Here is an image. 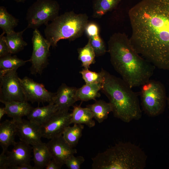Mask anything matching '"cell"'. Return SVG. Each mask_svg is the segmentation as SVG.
<instances>
[{
    "label": "cell",
    "instance_id": "6da1fadb",
    "mask_svg": "<svg viewBox=\"0 0 169 169\" xmlns=\"http://www.w3.org/2000/svg\"><path fill=\"white\" fill-rule=\"evenodd\" d=\"M129 16L135 49L155 67L169 70V0H142Z\"/></svg>",
    "mask_w": 169,
    "mask_h": 169
},
{
    "label": "cell",
    "instance_id": "7a4b0ae2",
    "mask_svg": "<svg viewBox=\"0 0 169 169\" xmlns=\"http://www.w3.org/2000/svg\"><path fill=\"white\" fill-rule=\"evenodd\" d=\"M108 51L114 69L131 88L141 86L152 76L156 67L140 56L125 33L110 37Z\"/></svg>",
    "mask_w": 169,
    "mask_h": 169
},
{
    "label": "cell",
    "instance_id": "3957f363",
    "mask_svg": "<svg viewBox=\"0 0 169 169\" xmlns=\"http://www.w3.org/2000/svg\"><path fill=\"white\" fill-rule=\"evenodd\" d=\"M101 90L107 96L112 108L114 117L125 123L139 120L142 116L138 94L122 79L102 69Z\"/></svg>",
    "mask_w": 169,
    "mask_h": 169
},
{
    "label": "cell",
    "instance_id": "277c9868",
    "mask_svg": "<svg viewBox=\"0 0 169 169\" xmlns=\"http://www.w3.org/2000/svg\"><path fill=\"white\" fill-rule=\"evenodd\" d=\"M147 156L139 146L119 142L92 158L93 169H143Z\"/></svg>",
    "mask_w": 169,
    "mask_h": 169
},
{
    "label": "cell",
    "instance_id": "5b68a950",
    "mask_svg": "<svg viewBox=\"0 0 169 169\" xmlns=\"http://www.w3.org/2000/svg\"><path fill=\"white\" fill-rule=\"evenodd\" d=\"M88 23L86 14L66 12L46 25L44 31L45 38L51 46L54 48L60 40L73 41L81 36Z\"/></svg>",
    "mask_w": 169,
    "mask_h": 169
},
{
    "label": "cell",
    "instance_id": "8992f818",
    "mask_svg": "<svg viewBox=\"0 0 169 169\" xmlns=\"http://www.w3.org/2000/svg\"><path fill=\"white\" fill-rule=\"evenodd\" d=\"M140 95L143 110L147 115L155 117L164 112L167 97L160 81L150 79L141 86Z\"/></svg>",
    "mask_w": 169,
    "mask_h": 169
},
{
    "label": "cell",
    "instance_id": "52a82bcc",
    "mask_svg": "<svg viewBox=\"0 0 169 169\" xmlns=\"http://www.w3.org/2000/svg\"><path fill=\"white\" fill-rule=\"evenodd\" d=\"M60 6L54 0H37L28 9L26 20L27 29H38L46 25L59 16Z\"/></svg>",
    "mask_w": 169,
    "mask_h": 169
},
{
    "label": "cell",
    "instance_id": "ba28073f",
    "mask_svg": "<svg viewBox=\"0 0 169 169\" xmlns=\"http://www.w3.org/2000/svg\"><path fill=\"white\" fill-rule=\"evenodd\" d=\"M31 41L33 51L29 59L31 63V73L33 75L41 74L49 64L51 45L38 29L34 30Z\"/></svg>",
    "mask_w": 169,
    "mask_h": 169
},
{
    "label": "cell",
    "instance_id": "9c48e42d",
    "mask_svg": "<svg viewBox=\"0 0 169 169\" xmlns=\"http://www.w3.org/2000/svg\"><path fill=\"white\" fill-rule=\"evenodd\" d=\"M17 70L13 69L0 71L1 102L12 101H26Z\"/></svg>",
    "mask_w": 169,
    "mask_h": 169
},
{
    "label": "cell",
    "instance_id": "30bf717a",
    "mask_svg": "<svg viewBox=\"0 0 169 169\" xmlns=\"http://www.w3.org/2000/svg\"><path fill=\"white\" fill-rule=\"evenodd\" d=\"M71 114L68 110H58L48 121L40 126L42 137L50 139L62 134L71 124Z\"/></svg>",
    "mask_w": 169,
    "mask_h": 169
},
{
    "label": "cell",
    "instance_id": "8fae6325",
    "mask_svg": "<svg viewBox=\"0 0 169 169\" xmlns=\"http://www.w3.org/2000/svg\"><path fill=\"white\" fill-rule=\"evenodd\" d=\"M20 81L26 101L49 103L53 102L55 93L48 91L43 84L27 76L20 79Z\"/></svg>",
    "mask_w": 169,
    "mask_h": 169
},
{
    "label": "cell",
    "instance_id": "7c38bea8",
    "mask_svg": "<svg viewBox=\"0 0 169 169\" xmlns=\"http://www.w3.org/2000/svg\"><path fill=\"white\" fill-rule=\"evenodd\" d=\"M47 143L52 159L62 166L71 156L77 153L65 141L62 134L51 139Z\"/></svg>",
    "mask_w": 169,
    "mask_h": 169
},
{
    "label": "cell",
    "instance_id": "4fadbf2b",
    "mask_svg": "<svg viewBox=\"0 0 169 169\" xmlns=\"http://www.w3.org/2000/svg\"><path fill=\"white\" fill-rule=\"evenodd\" d=\"M15 122L20 141L32 146L42 142L40 126L23 119Z\"/></svg>",
    "mask_w": 169,
    "mask_h": 169
},
{
    "label": "cell",
    "instance_id": "5bb4252c",
    "mask_svg": "<svg viewBox=\"0 0 169 169\" xmlns=\"http://www.w3.org/2000/svg\"><path fill=\"white\" fill-rule=\"evenodd\" d=\"M11 151L6 153L9 169L13 166L30 165L32 147L22 141L15 142Z\"/></svg>",
    "mask_w": 169,
    "mask_h": 169
},
{
    "label": "cell",
    "instance_id": "9a60e30c",
    "mask_svg": "<svg viewBox=\"0 0 169 169\" xmlns=\"http://www.w3.org/2000/svg\"><path fill=\"white\" fill-rule=\"evenodd\" d=\"M77 88L69 87L62 84L59 87L54 97L53 102L59 110H68L77 101L76 92Z\"/></svg>",
    "mask_w": 169,
    "mask_h": 169
},
{
    "label": "cell",
    "instance_id": "2e32d148",
    "mask_svg": "<svg viewBox=\"0 0 169 169\" xmlns=\"http://www.w3.org/2000/svg\"><path fill=\"white\" fill-rule=\"evenodd\" d=\"M17 135L15 121L13 119L6 120L0 124V145L3 152L6 153L9 146L15 143V136Z\"/></svg>",
    "mask_w": 169,
    "mask_h": 169
},
{
    "label": "cell",
    "instance_id": "e0dca14e",
    "mask_svg": "<svg viewBox=\"0 0 169 169\" xmlns=\"http://www.w3.org/2000/svg\"><path fill=\"white\" fill-rule=\"evenodd\" d=\"M58 110L57 106L52 102L47 106L33 107L27 117L28 120L40 126L48 121Z\"/></svg>",
    "mask_w": 169,
    "mask_h": 169
},
{
    "label": "cell",
    "instance_id": "ac0fdd59",
    "mask_svg": "<svg viewBox=\"0 0 169 169\" xmlns=\"http://www.w3.org/2000/svg\"><path fill=\"white\" fill-rule=\"evenodd\" d=\"M5 105L8 117L15 121H20L24 116H27L33 107L27 101H2Z\"/></svg>",
    "mask_w": 169,
    "mask_h": 169
},
{
    "label": "cell",
    "instance_id": "d6986e66",
    "mask_svg": "<svg viewBox=\"0 0 169 169\" xmlns=\"http://www.w3.org/2000/svg\"><path fill=\"white\" fill-rule=\"evenodd\" d=\"M71 114V124L85 125L90 128L95 125V121L93 119L94 115L87 107L83 108L79 105L73 106Z\"/></svg>",
    "mask_w": 169,
    "mask_h": 169
},
{
    "label": "cell",
    "instance_id": "ffe728a7",
    "mask_svg": "<svg viewBox=\"0 0 169 169\" xmlns=\"http://www.w3.org/2000/svg\"><path fill=\"white\" fill-rule=\"evenodd\" d=\"M33 160L36 169L45 168L52 159L47 143L42 142L32 146Z\"/></svg>",
    "mask_w": 169,
    "mask_h": 169
},
{
    "label": "cell",
    "instance_id": "44dd1931",
    "mask_svg": "<svg viewBox=\"0 0 169 169\" xmlns=\"http://www.w3.org/2000/svg\"><path fill=\"white\" fill-rule=\"evenodd\" d=\"M101 83L86 84L81 88L77 89L76 98L77 101H86L90 100H95L100 94L99 91L101 90Z\"/></svg>",
    "mask_w": 169,
    "mask_h": 169
},
{
    "label": "cell",
    "instance_id": "7402d4cb",
    "mask_svg": "<svg viewBox=\"0 0 169 169\" xmlns=\"http://www.w3.org/2000/svg\"><path fill=\"white\" fill-rule=\"evenodd\" d=\"M86 107L92 111L94 118L99 123L107 119L109 114L112 111L110 103L102 100H95L94 103L89 105Z\"/></svg>",
    "mask_w": 169,
    "mask_h": 169
},
{
    "label": "cell",
    "instance_id": "603a6c76",
    "mask_svg": "<svg viewBox=\"0 0 169 169\" xmlns=\"http://www.w3.org/2000/svg\"><path fill=\"white\" fill-rule=\"evenodd\" d=\"M26 28L23 30L16 32L15 31L6 34L5 38L12 54H14L23 49L28 44L23 40V35Z\"/></svg>",
    "mask_w": 169,
    "mask_h": 169
},
{
    "label": "cell",
    "instance_id": "cb8c5ba5",
    "mask_svg": "<svg viewBox=\"0 0 169 169\" xmlns=\"http://www.w3.org/2000/svg\"><path fill=\"white\" fill-rule=\"evenodd\" d=\"M84 125L82 124H74L69 125L64 130L62 136L66 142L72 147H75L82 136Z\"/></svg>",
    "mask_w": 169,
    "mask_h": 169
},
{
    "label": "cell",
    "instance_id": "d4e9b609",
    "mask_svg": "<svg viewBox=\"0 0 169 169\" xmlns=\"http://www.w3.org/2000/svg\"><path fill=\"white\" fill-rule=\"evenodd\" d=\"M18 22V20L9 13L4 7H0V27L3 33L6 34L14 31Z\"/></svg>",
    "mask_w": 169,
    "mask_h": 169
},
{
    "label": "cell",
    "instance_id": "484cf974",
    "mask_svg": "<svg viewBox=\"0 0 169 169\" xmlns=\"http://www.w3.org/2000/svg\"><path fill=\"white\" fill-rule=\"evenodd\" d=\"M122 0H95L93 3V16L100 18L114 8Z\"/></svg>",
    "mask_w": 169,
    "mask_h": 169
},
{
    "label": "cell",
    "instance_id": "4316f807",
    "mask_svg": "<svg viewBox=\"0 0 169 169\" xmlns=\"http://www.w3.org/2000/svg\"><path fill=\"white\" fill-rule=\"evenodd\" d=\"M78 59L85 69H89L90 66L95 62V54L89 40L83 47L78 49Z\"/></svg>",
    "mask_w": 169,
    "mask_h": 169
},
{
    "label": "cell",
    "instance_id": "83f0119b",
    "mask_svg": "<svg viewBox=\"0 0 169 169\" xmlns=\"http://www.w3.org/2000/svg\"><path fill=\"white\" fill-rule=\"evenodd\" d=\"M28 61L24 60L18 58L16 55H11L1 57L0 59V70L6 71L17 69L24 65Z\"/></svg>",
    "mask_w": 169,
    "mask_h": 169
},
{
    "label": "cell",
    "instance_id": "f1b7e54d",
    "mask_svg": "<svg viewBox=\"0 0 169 169\" xmlns=\"http://www.w3.org/2000/svg\"><path fill=\"white\" fill-rule=\"evenodd\" d=\"M86 84L102 83L103 80V74L101 71L97 73L91 71L89 69H83L79 72Z\"/></svg>",
    "mask_w": 169,
    "mask_h": 169
},
{
    "label": "cell",
    "instance_id": "f546056e",
    "mask_svg": "<svg viewBox=\"0 0 169 169\" xmlns=\"http://www.w3.org/2000/svg\"><path fill=\"white\" fill-rule=\"evenodd\" d=\"M95 55L99 56L105 54L107 51L105 44L99 35L89 38Z\"/></svg>",
    "mask_w": 169,
    "mask_h": 169
},
{
    "label": "cell",
    "instance_id": "4dcf8cb0",
    "mask_svg": "<svg viewBox=\"0 0 169 169\" xmlns=\"http://www.w3.org/2000/svg\"><path fill=\"white\" fill-rule=\"evenodd\" d=\"M84 161V158L83 156H75L73 155L67 160L65 165L69 169H80L81 166Z\"/></svg>",
    "mask_w": 169,
    "mask_h": 169
},
{
    "label": "cell",
    "instance_id": "1f68e13d",
    "mask_svg": "<svg viewBox=\"0 0 169 169\" xmlns=\"http://www.w3.org/2000/svg\"><path fill=\"white\" fill-rule=\"evenodd\" d=\"M84 32L88 38H91L99 35V28L95 23L88 22L85 27Z\"/></svg>",
    "mask_w": 169,
    "mask_h": 169
},
{
    "label": "cell",
    "instance_id": "d6a6232c",
    "mask_svg": "<svg viewBox=\"0 0 169 169\" xmlns=\"http://www.w3.org/2000/svg\"><path fill=\"white\" fill-rule=\"evenodd\" d=\"M5 33L3 32L0 36V57L12 55L6 42Z\"/></svg>",
    "mask_w": 169,
    "mask_h": 169
},
{
    "label": "cell",
    "instance_id": "836d02e7",
    "mask_svg": "<svg viewBox=\"0 0 169 169\" xmlns=\"http://www.w3.org/2000/svg\"><path fill=\"white\" fill-rule=\"evenodd\" d=\"M9 169L6 153L2 152L0 155V169Z\"/></svg>",
    "mask_w": 169,
    "mask_h": 169
},
{
    "label": "cell",
    "instance_id": "e575fe53",
    "mask_svg": "<svg viewBox=\"0 0 169 169\" xmlns=\"http://www.w3.org/2000/svg\"><path fill=\"white\" fill-rule=\"evenodd\" d=\"M62 166L52 159L45 167L46 169H60Z\"/></svg>",
    "mask_w": 169,
    "mask_h": 169
},
{
    "label": "cell",
    "instance_id": "d590c367",
    "mask_svg": "<svg viewBox=\"0 0 169 169\" xmlns=\"http://www.w3.org/2000/svg\"><path fill=\"white\" fill-rule=\"evenodd\" d=\"M11 169H36L35 167L30 165H24L12 167Z\"/></svg>",
    "mask_w": 169,
    "mask_h": 169
},
{
    "label": "cell",
    "instance_id": "8d00e7d4",
    "mask_svg": "<svg viewBox=\"0 0 169 169\" xmlns=\"http://www.w3.org/2000/svg\"><path fill=\"white\" fill-rule=\"evenodd\" d=\"M7 111L5 107L0 108V120H1L3 116L6 115Z\"/></svg>",
    "mask_w": 169,
    "mask_h": 169
},
{
    "label": "cell",
    "instance_id": "74e56055",
    "mask_svg": "<svg viewBox=\"0 0 169 169\" xmlns=\"http://www.w3.org/2000/svg\"><path fill=\"white\" fill-rule=\"evenodd\" d=\"M17 3H24L26 0H13Z\"/></svg>",
    "mask_w": 169,
    "mask_h": 169
},
{
    "label": "cell",
    "instance_id": "f35d334b",
    "mask_svg": "<svg viewBox=\"0 0 169 169\" xmlns=\"http://www.w3.org/2000/svg\"><path fill=\"white\" fill-rule=\"evenodd\" d=\"M167 104H168V108H169V95L168 97H167Z\"/></svg>",
    "mask_w": 169,
    "mask_h": 169
}]
</instances>
